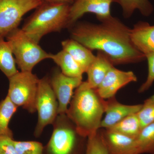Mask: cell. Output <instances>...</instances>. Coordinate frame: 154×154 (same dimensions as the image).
Segmentation results:
<instances>
[{"instance_id":"obj_1","label":"cell","mask_w":154,"mask_h":154,"mask_svg":"<svg viewBox=\"0 0 154 154\" xmlns=\"http://www.w3.org/2000/svg\"><path fill=\"white\" fill-rule=\"evenodd\" d=\"M100 24L82 22L70 28L71 38L88 49L105 53L113 65L137 63L146 59L135 46L131 29L116 17L99 21Z\"/></svg>"},{"instance_id":"obj_2","label":"cell","mask_w":154,"mask_h":154,"mask_svg":"<svg viewBox=\"0 0 154 154\" xmlns=\"http://www.w3.org/2000/svg\"><path fill=\"white\" fill-rule=\"evenodd\" d=\"M105 102L96 89L91 88L87 81L82 82L75 89L66 114L78 131L88 138L100 129Z\"/></svg>"},{"instance_id":"obj_3","label":"cell","mask_w":154,"mask_h":154,"mask_svg":"<svg viewBox=\"0 0 154 154\" xmlns=\"http://www.w3.org/2000/svg\"><path fill=\"white\" fill-rule=\"evenodd\" d=\"M70 5L43 2L26 20L22 29L37 43L43 36L68 28Z\"/></svg>"},{"instance_id":"obj_4","label":"cell","mask_w":154,"mask_h":154,"mask_svg":"<svg viewBox=\"0 0 154 154\" xmlns=\"http://www.w3.org/2000/svg\"><path fill=\"white\" fill-rule=\"evenodd\" d=\"M43 154H84L88 138L82 135L66 114H58Z\"/></svg>"},{"instance_id":"obj_5","label":"cell","mask_w":154,"mask_h":154,"mask_svg":"<svg viewBox=\"0 0 154 154\" xmlns=\"http://www.w3.org/2000/svg\"><path fill=\"white\" fill-rule=\"evenodd\" d=\"M6 38L21 71L32 72L35 66L42 61L50 59L51 54L42 49L22 28H17L11 31Z\"/></svg>"},{"instance_id":"obj_6","label":"cell","mask_w":154,"mask_h":154,"mask_svg":"<svg viewBox=\"0 0 154 154\" xmlns=\"http://www.w3.org/2000/svg\"><path fill=\"white\" fill-rule=\"evenodd\" d=\"M7 96L18 107L29 113L36 112V101L39 79L32 72H18L9 78Z\"/></svg>"},{"instance_id":"obj_7","label":"cell","mask_w":154,"mask_h":154,"mask_svg":"<svg viewBox=\"0 0 154 154\" xmlns=\"http://www.w3.org/2000/svg\"><path fill=\"white\" fill-rule=\"evenodd\" d=\"M36 107L38 119L33 135L38 138L47 125L53 124L58 115V103L47 76L39 79Z\"/></svg>"},{"instance_id":"obj_8","label":"cell","mask_w":154,"mask_h":154,"mask_svg":"<svg viewBox=\"0 0 154 154\" xmlns=\"http://www.w3.org/2000/svg\"><path fill=\"white\" fill-rule=\"evenodd\" d=\"M43 2L42 0H0V37L5 38L18 28L23 16Z\"/></svg>"},{"instance_id":"obj_9","label":"cell","mask_w":154,"mask_h":154,"mask_svg":"<svg viewBox=\"0 0 154 154\" xmlns=\"http://www.w3.org/2000/svg\"><path fill=\"white\" fill-rule=\"evenodd\" d=\"M49 79L58 103V114H66L74 91L82 82L83 78L67 76L57 69Z\"/></svg>"},{"instance_id":"obj_10","label":"cell","mask_w":154,"mask_h":154,"mask_svg":"<svg viewBox=\"0 0 154 154\" xmlns=\"http://www.w3.org/2000/svg\"><path fill=\"white\" fill-rule=\"evenodd\" d=\"M113 0H73L70 5L68 26L71 28L85 14H95L99 21L111 16L110 6Z\"/></svg>"},{"instance_id":"obj_11","label":"cell","mask_w":154,"mask_h":154,"mask_svg":"<svg viewBox=\"0 0 154 154\" xmlns=\"http://www.w3.org/2000/svg\"><path fill=\"white\" fill-rule=\"evenodd\" d=\"M137 80V77L133 72L123 71L113 66L96 90L102 99H108L115 97L122 88L129 83L136 82Z\"/></svg>"},{"instance_id":"obj_12","label":"cell","mask_w":154,"mask_h":154,"mask_svg":"<svg viewBox=\"0 0 154 154\" xmlns=\"http://www.w3.org/2000/svg\"><path fill=\"white\" fill-rule=\"evenodd\" d=\"M101 131L109 154H140L136 138L109 129Z\"/></svg>"},{"instance_id":"obj_13","label":"cell","mask_w":154,"mask_h":154,"mask_svg":"<svg viewBox=\"0 0 154 154\" xmlns=\"http://www.w3.org/2000/svg\"><path fill=\"white\" fill-rule=\"evenodd\" d=\"M142 107V104L126 105L122 104L116 99L110 98L105 102V117L100 124V128L107 129L115 125L127 116L137 113Z\"/></svg>"},{"instance_id":"obj_14","label":"cell","mask_w":154,"mask_h":154,"mask_svg":"<svg viewBox=\"0 0 154 154\" xmlns=\"http://www.w3.org/2000/svg\"><path fill=\"white\" fill-rule=\"evenodd\" d=\"M130 36L135 46L145 56L154 52V25L138 22L131 29Z\"/></svg>"},{"instance_id":"obj_15","label":"cell","mask_w":154,"mask_h":154,"mask_svg":"<svg viewBox=\"0 0 154 154\" xmlns=\"http://www.w3.org/2000/svg\"><path fill=\"white\" fill-rule=\"evenodd\" d=\"M113 66L107 55L98 51L96 58L86 72L88 77L87 82L89 86L93 89H97L109 70Z\"/></svg>"},{"instance_id":"obj_16","label":"cell","mask_w":154,"mask_h":154,"mask_svg":"<svg viewBox=\"0 0 154 154\" xmlns=\"http://www.w3.org/2000/svg\"><path fill=\"white\" fill-rule=\"evenodd\" d=\"M61 45L63 50L71 56L83 72H86L96 56L90 50L72 38L62 42Z\"/></svg>"},{"instance_id":"obj_17","label":"cell","mask_w":154,"mask_h":154,"mask_svg":"<svg viewBox=\"0 0 154 154\" xmlns=\"http://www.w3.org/2000/svg\"><path fill=\"white\" fill-rule=\"evenodd\" d=\"M50 59L60 67L61 71L65 75L83 78L84 73L81 67L72 57L65 51L51 55Z\"/></svg>"},{"instance_id":"obj_18","label":"cell","mask_w":154,"mask_h":154,"mask_svg":"<svg viewBox=\"0 0 154 154\" xmlns=\"http://www.w3.org/2000/svg\"><path fill=\"white\" fill-rule=\"evenodd\" d=\"M8 42L0 37V70L8 79L19 72Z\"/></svg>"},{"instance_id":"obj_19","label":"cell","mask_w":154,"mask_h":154,"mask_svg":"<svg viewBox=\"0 0 154 154\" xmlns=\"http://www.w3.org/2000/svg\"><path fill=\"white\" fill-rule=\"evenodd\" d=\"M113 2L121 6L122 14L125 18L131 17L136 10L146 17L149 16L154 10L149 0H113Z\"/></svg>"},{"instance_id":"obj_20","label":"cell","mask_w":154,"mask_h":154,"mask_svg":"<svg viewBox=\"0 0 154 154\" xmlns=\"http://www.w3.org/2000/svg\"><path fill=\"white\" fill-rule=\"evenodd\" d=\"M18 107L8 96L0 101V135L14 138V133L9 124Z\"/></svg>"},{"instance_id":"obj_21","label":"cell","mask_w":154,"mask_h":154,"mask_svg":"<svg viewBox=\"0 0 154 154\" xmlns=\"http://www.w3.org/2000/svg\"><path fill=\"white\" fill-rule=\"evenodd\" d=\"M107 129L136 138L142 128L137 113H134L128 116L115 125Z\"/></svg>"},{"instance_id":"obj_22","label":"cell","mask_w":154,"mask_h":154,"mask_svg":"<svg viewBox=\"0 0 154 154\" xmlns=\"http://www.w3.org/2000/svg\"><path fill=\"white\" fill-rule=\"evenodd\" d=\"M136 140L140 154H154V122L142 129Z\"/></svg>"},{"instance_id":"obj_23","label":"cell","mask_w":154,"mask_h":154,"mask_svg":"<svg viewBox=\"0 0 154 154\" xmlns=\"http://www.w3.org/2000/svg\"><path fill=\"white\" fill-rule=\"evenodd\" d=\"M84 154H109L100 129L95 134L88 137Z\"/></svg>"},{"instance_id":"obj_24","label":"cell","mask_w":154,"mask_h":154,"mask_svg":"<svg viewBox=\"0 0 154 154\" xmlns=\"http://www.w3.org/2000/svg\"><path fill=\"white\" fill-rule=\"evenodd\" d=\"M18 154H43L44 146L36 141L14 140Z\"/></svg>"},{"instance_id":"obj_25","label":"cell","mask_w":154,"mask_h":154,"mask_svg":"<svg viewBox=\"0 0 154 154\" xmlns=\"http://www.w3.org/2000/svg\"><path fill=\"white\" fill-rule=\"evenodd\" d=\"M142 129L154 122V102L146 99L137 113Z\"/></svg>"},{"instance_id":"obj_26","label":"cell","mask_w":154,"mask_h":154,"mask_svg":"<svg viewBox=\"0 0 154 154\" xmlns=\"http://www.w3.org/2000/svg\"><path fill=\"white\" fill-rule=\"evenodd\" d=\"M148 65V74L145 82L141 85L138 90L139 93H143L148 90L154 82V52L145 56Z\"/></svg>"},{"instance_id":"obj_27","label":"cell","mask_w":154,"mask_h":154,"mask_svg":"<svg viewBox=\"0 0 154 154\" xmlns=\"http://www.w3.org/2000/svg\"><path fill=\"white\" fill-rule=\"evenodd\" d=\"M14 140V138L0 135V154H18Z\"/></svg>"},{"instance_id":"obj_28","label":"cell","mask_w":154,"mask_h":154,"mask_svg":"<svg viewBox=\"0 0 154 154\" xmlns=\"http://www.w3.org/2000/svg\"><path fill=\"white\" fill-rule=\"evenodd\" d=\"M43 2L52 3H64L71 5L73 0H42Z\"/></svg>"},{"instance_id":"obj_29","label":"cell","mask_w":154,"mask_h":154,"mask_svg":"<svg viewBox=\"0 0 154 154\" xmlns=\"http://www.w3.org/2000/svg\"><path fill=\"white\" fill-rule=\"evenodd\" d=\"M149 100H151V101H153V102H154V95L152 96L151 97H150V98H149Z\"/></svg>"}]
</instances>
